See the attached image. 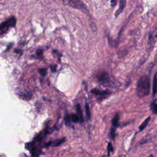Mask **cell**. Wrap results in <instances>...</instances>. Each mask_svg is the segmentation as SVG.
I'll return each mask as SVG.
<instances>
[{"label":"cell","instance_id":"6da1fadb","mask_svg":"<svg viewBox=\"0 0 157 157\" xmlns=\"http://www.w3.org/2000/svg\"><path fill=\"white\" fill-rule=\"evenodd\" d=\"M150 91V80L148 75L142 76L137 83L136 93L139 98L148 96Z\"/></svg>","mask_w":157,"mask_h":157},{"label":"cell","instance_id":"7a4b0ae2","mask_svg":"<svg viewBox=\"0 0 157 157\" xmlns=\"http://www.w3.org/2000/svg\"><path fill=\"white\" fill-rule=\"evenodd\" d=\"M16 18L15 17H11L7 20L0 24V35L5 34L9 28L14 27L16 25Z\"/></svg>","mask_w":157,"mask_h":157},{"label":"cell","instance_id":"3957f363","mask_svg":"<svg viewBox=\"0 0 157 157\" xmlns=\"http://www.w3.org/2000/svg\"><path fill=\"white\" fill-rule=\"evenodd\" d=\"M67 4L69 6L74 9L80 10L84 13H88L86 7L80 0H67Z\"/></svg>","mask_w":157,"mask_h":157},{"label":"cell","instance_id":"277c9868","mask_svg":"<svg viewBox=\"0 0 157 157\" xmlns=\"http://www.w3.org/2000/svg\"><path fill=\"white\" fill-rule=\"evenodd\" d=\"M98 81L102 85H109L111 83V79L109 75L106 72H101L96 76Z\"/></svg>","mask_w":157,"mask_h":157},{"label":"cell","instance_id":"5b68a950","mask_svg":"<svg viewBox=\"0 0 157 157\" xmlns=\"http://www.w3.org/2000/svg\"><path fill=\"white\" fill-rule=\"evenodd\" d=\"M157 39V26L152 31L151 33H150L148 38V44L150 48H153Z\"/></svg>","mask_w":157,"mask_h":157},{"label":"cell","instance_id":"8992f818","mask_svg":"<svg viewBox=\"0 0 157 157\" xmlns=\"http://www.w3.org/2000/svg\"><path fill=\"white\" fill-rule=\"evenodd\" d=\"M91 93L101 97V99L104 98L112 93V92L109 91V90H101L97 89V88L92 89L91 90Z\"/></svg>","mask_w":157,"mask_h":157},{"label":"cell","instance_id":"52a82bcc","mask_svg":"<svg viewBox=\"0 0 157 157\" xmlns=\"http://www.w3.org/2000/svg\"><path fill=\"white\" fill-rule=\"evenodd\" d=\"M29 151H30L31 155L33 157H38L42 153V151L38 149L34 145L30 148Z\"/></svg>","mask_w":157,"mask_h":157},{"label":"cell","instance_id":"ba28073f","mask_svg":"<svg viewBox=\"0 0 157 157\" xmlns=\"http://www.w3.org/2000/svg\"><path fill=\"white\" fill-rule=\"evenodd\" d=\"M119 119H120V116L119 113H117L114 117L112 119V128L114 129H117V128L119 126Z\"/></svg>","mask_w":157,"mask_h":157},{"label":"cell","instance_id":"9c48e42d","mask_svg":"<svg viewBox=\"0 0 157 157\" xmlns=\"http://www.w3.org/2000/svg\"><path fill=\"white\" fill-rule=\"evenodd\" d=\"M126 5V0H120V5H119V8L118 10L115 13V17H118L123 10L124 7Z\"/></svg>","mask_w":157,"mask_h":157},{"label":"cell","instance_id":"30bf717a","mask_svg":"<svg viewBox=\"0 0 157 157\" xmlns=\"http://www.w3.org/2000/svg\"><path fill=\"white\" fill-rule=\"evenodd\" d=\"M65 138H63V139H59L57 140H55L54 141H50V146L52 147H57L59 146L60 145H61L63 143H64L65 142Z\"/></svg>","mask_w":157,"mask_h":157},{"label":"cell","instance_id":"8fae6325","mask_svg":"<svg viewBox=\"0 0 157 157\" xmlns=\"http://www.w3.org/2000/svg\"><path fill=\"white\" fill-rule=\"evenodd\" d=\"M157 93V72L154 75L153 81V94L155 95Z\"/></svg>","mask_w":157,"mask_h":157},{"label":"cell","instance_id":"7c38bea8","mask_svg":"<svg viewBox=\"0 0 157 157\" xmlns=\"http://www.w3.org/2000/svg\"><path fill=\"white\" fill-rule=\"evenodd\" d=\"M76 109H77V115L79 117V120L81 123H82L83 121V113H82V109H81L80 104H77L76 105Z\"/></svg>","mask_w":157,"mask_h":157},{"label":"cell","instance_id":"4fadbf2b","mask_svg":"<svg viewBox=\"0 0 157 157\" xmlns=\"http://www.w3.org/2000/svg\"><path fill=\"white\" fill-rule=\"evenodd\" d=\"M150 117H149L147 118L142 122V124L140 125V126L139 127V129L140 131H143V130L145 128V127L147 126V124H148V123L150 122Z\"/></svg>","mask_w":157,"mask_h":157},{"label":"cell","instance_id":"5bb4252c","mask_svg":"<svg viewBox=\"0 0 157 157\" xmlns=\"http://www.w3.org/2000/svg\"><path fill=\"white\" fill-rule=\"evenodd\" d=\"M32 94L31 93H23L20 94V98H21L23 100H26V101H28L29 99H31V98H32Z\"/></svg>","mask_w":157,"mask_h":157},{"label":"cell","instance_id":"9a60e30c","mask_svg":"<svg viewBox=\"0 0 157 157\" xmlns=\"http://www.w3.org/2000/svg\"><path fill=\"white\" fill-rule=\"evenodd\" d=\"M85 112H86L87 120H89L91 117V112H90V107L88 102L85 103Z\"/></svg>","mask_w":157,"mask_h":157},{"label":"cell","instance_id":"2e32d148","mask_svg":"<svg viewBox=\"0 0 157 157\" xmlns=\"http://www.w3.org/2000/svg\"><path fill=\"white\" fill-rule=\"evenodd\" d=\"M150 109L153 113L157 114V102H153L150 105Z\"/></svg>","mask_w":157,"mask_h":157},{"label":"cell","instance_id":"e0dca14e","mask_svg":"<svg viewBox=\"0 0 157 157\" xmlns=\"http://www.w3.org/2000/svg\"><path fill=\"white\" fill-rule=\"evenodd\" d=\"M90 27L93 31V32L94 33H96V31H97V28H96V26L94 23V22L93 21H92L91 19L90 20Z\"/></svg>","mask_w":157,"mask_h":157},{"label":"cell","instance_id":"ac0fdd59","mask_svg":"<svg viewBox=\"0 0 157 157\" xmlns=\"http://www.w3.org/2000/svg\"><path fill=\"white\" fill-rule=\"evenodd\" d=\"M71 118L72 121L74 122V123H77V122H78V121H80V120H79V117H78V116L77 114H75V113L72 114V115H71Z\"/></svg>","mask_w":157,"mask_h":157},{"label":"cell","instance_id":"d6986e66","mask_svg":"<svg viewBox=\"0 0 157 157\" xmlns=\"http://www.w3.org/2000/svg\"><path fill=\"white\" fill-rule=\"evenodd\" d=\"M64 120H65V123L67 126H69L70 124H71V117L68 115V114H66L65 115V117H64Z\"/></svg>","mask_w":157,"mask_h":157},{"label":"cell","instance_id":"ffe728a7","mask_svg":"<svg viewBox=\"0 0 157 157\" xmlns=\"http://www.w3.org/2000/svg\"><path fill=\"white\" fill-rule=\"evenodd\" d=\"M115 130L116 129H114L113 128H111L110 131V134H109V137L111 139L114 140L115 139Z\"/></svg>","mask_w":157,"mask_h":157},{"label":"cell","instance_id":"44dd1931","mask_svg":"<svg viewBox=\"0 0 157 157\" xmlns=\"http://www.w3.org/2000/svg\"><path fill=\"white\" fill-rule=\"evenodd\" d=\"M42 53H43V50L41 49H38L36 50V55L37 58H39V59H42Z\"/></svg>","mask_w":157,"mask_h":157},{"label":"cell","instance_id":"7402d4cb","mask_svg":"<svg viewBox=\"0 0 157 157\" xmlns=\"http://www.w3.org/2000/svg\"><path fill=\"white\" fill-rule=\"evenodd\" d=\"M113 150V147L112 144L110 142H109L107 145V151H108V156L107 157L110 156V152H112Z\"/></svg>","mask_w":157,"mask_h":157},{"label":"cell","instance_id":"603a6c76","mask_svg":"<svg viewBox=\"0 0 157 157\" xmlns=\"http://www.w3.org/2000/svg\"><path fill=\"white\" fill-rule=\"evenodd\" d=\"M39 72L40 74L42 76H43V77L45 76L46 74H47V69H44V68H40V69H39Z\"/></svg>","mask_w":157,"mask_h":157},{"label":"cell","instance_id":"cb8c5ba5","mask_svg":"<svg viewBox=\"0 0 157 157\" xmlns=\"http://www.w3.org/2000/svg\"><path fill=\"white\" fill-rule=\"evenodd\" d=\"M117 0H111L110 1V3H111V6L112 7H115L116 4H117Z\"/></svg>","mask_w":157,"mask_h":157},{"label":"cell","instance_id":"d4e9b609","mask_svg":"<svg viewBox=\"0 0 157 157\" xmlns=\"http://www.w3.org/2000/svg\"><path fill=\"white\" fill-rule=\"evenodd\" d=\"M56 65H55L53 66H51V70H52V72H56Z\"/></svg>","mask_w":157,"mask_h":157},{"label":"cell","instance_id":"484cf974","mask_svg":"<svg viewBox=\"0 0 157 157\" xmlns=\"http://www.w3.org/2000/svg\"><path fill=\"white\" fill-rule=\"evenodd\" d=\"M15 52H17V53H21V50H19L15 49Z\"/></svg>","mask_w":157,"mask_h":157},{"label":"cell","instance_id":"4316f807","mask_svg":"<svg viewBox=\"0 0 157 157\" xmlns=\"http://www.w3.org/2000/svg\"><path fill=\"white\" fill-rule=\"evenodd\" d=\"M21 157H28V156H27L25 154H23L21 155Z\"/></svg>","mask_w":157,"mask_h":157}]
</instances>
